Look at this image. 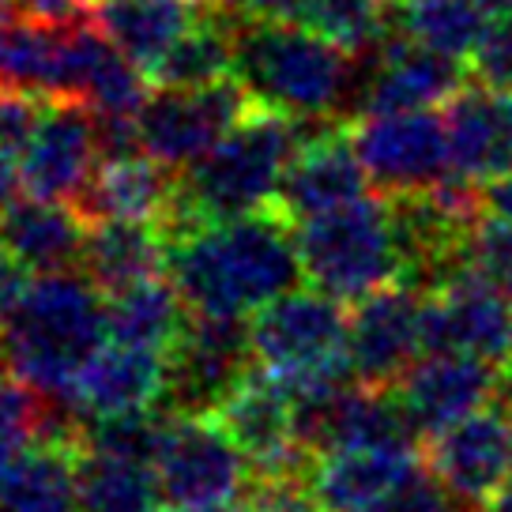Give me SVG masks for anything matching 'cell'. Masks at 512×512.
Returning <instances> with one entry per match:
<instances>
[{
	"instance_id": "33",
	"label": "cell",
	"mask_w": 512,
	"mask_h": 512,
	"mask_svg": "<svg viewBox=\"0 0 512 512\" xmlns=\"http://www.w3.org/2000/svg\"><path fill=\"white\" fill-rule=\"evenodd\" d=\"M53 400L19 381L12 369H0V467L16 460L19 452L46 441Z\"/></svg>"
},
{
	"instance_id": "9",
	"label": "cell",
	"mask_w": 512,
	"mask_h": 512,
	"mask_svg": "<svg viewBox=\"0 0 512 512\" xmlns=\"http://www.w3.org/2000/svg\"><path fill=\"white\" fill-rule=\"evenodd\" d=\"M166 505H238L253 467L215 415H170L159 460Z\"/></svg>"
},
{
	"instance_id": "12",
	"label": "cell",
	"mask_w": 512,
	"mask_h": 512,
	"mask_svg": "<svg viewBox=\"0 0 512 512\" xmlns=\"http://www.w3.org/2000/svg\"><path fill=\"white\" fill-rule=\"evenodd\" d=\"M422 460L471 512L497 501L512 475V407L501 396L422 441Z\"/></svg>"
},
{
	"instance_id": "38",
	"label": "cell",
	"mask_w": 512,
	"mask_h": 512,
	"mask_svg": "<svg viewBox=\"0 0 512 512\" xmlns=\"http://www.w3.org/2000/svg\"><path fill=\"white\" fill-rule=\"evenodd\" d=\"M42 98L31 95H8L0 91V151L19 159L23 147L31 144L34 128L42 121Z\"/></svg>"
},
{
	"instance_id": "6",
	"label": "cell",
	"mask_w": 512,
	"mask_h": 512,
	"mask_svg": "<svg viewBox=\"0 0 512 512\" xmlns=\"http://www.w3.org/2000/svg\"><path fill=\"white\" fill-rule=\"evenodd\" d=\"M347 324L343 302L324 290H287L249 317L256 366L275 373L290 396L351 384L347 362Z\"/></svg>"
},
{
	"instance_id": "43",
	"label": "cell",
	"mask_w": 512,
	"mask_h": 512,
	"mask_svg": "<svg viewBox=\"0 0 512 512\" xmlns=\"http://www.w3.org/2000/svg\"><path fill=\"white\" fill-rule=\"evenodd\" d=\"M162 512H234V505H170Z\"/></svg>"
},
{
	"instance_id": "3",
	"label": "cell",
	"mask_w": 512,
	"mask_h": 512,
	"mask_svg": "<svg viewBox=\"0 0 512 512\" xmlns=\"http://www.w3.org/2000/svg\"><path fill=\"white\" fill-rule=\"evenodd\" d=\"M110 339L106 294L87 279L68 272L34 275L27 298L0 332L8 369L46 400H68L83 366Z\"/></svg>"
},
{
	"instance_id": "5",
	"label": "cell",
	"mask_w": 512,
	"mask_h": 512,
	"mask_svg": "<svg viewBox=\"0 0 512 512\" xmlns=\"http://www.w3.org/2000/svg\"><path fill=\"white\" fill-rule=\"evenodd\" d=\"M298 256L309 287L339 302H362L403 279V245L384 196H362L347 208L298 226Z\"/></svg>"
},
{
	"instance_id": "21",
	"label": "cell",
	"mask_w": 512,
	"mask_h": 512,
	"mask_svg": "<svg viewBox=\"0 0 512 512\" xmlns=\"http://www.w3.org/2000/svg\"><path fill=\"white\" fill-rule=\"evenodd\" d=\"M0 91L31 98H76L72 23L4 19L0 23Z\"/></svg>"
},
{
	"instance_id": "4",
	"label": "cell",
	"mask_w": 512,
	"mask_h": 512,
	"mask_svg": "<svg viewBox=\"0 0 512 512\" xmlns=\"http://www.w3.org/2000/svg\"><path fill=\"white\" fill-rule=\"evenodd\" d=\"M358 57L302 23L238 19L234 76L260 102L298 121H339L343 102L358 87Z\"/></svg>"
},
{
	"instance_id": "30",
	"label": "cell",
	"mask_w": 512,
	"mask_h": 512,
	"mask_svg": "<svg viewBox=\"0 0 512 512\" xmlns=\"http://www.w3.org/2000/svg\"><path fill=\"white\" fill-rule=\"evenodd\" d=\"M490 23L482 0H388V31L460 61L475 57Z\"/></svg>"
},
{
	"instance_id": "36",
	"label": "cell",
	"mask_w": 512,
	"mask_h": 512,
	"mask_svg": "<svg viewBox=\"0 0 512 512\" xmlns=\"http://www.w3.org/2000/svg\"><path fill=\"white\" fill-rule=\"evenodd\" d=\"M471 264L475 272L494 283L505 298L512 302V226L497 223V219H482V226L471 238Z\"/></svg>"
},
{
	"instance_id": "10",
	"label": "cell",
	"mask_w": 512,
	"mask_h": 512,
	"mask_svg": "<svg viewBox=\"0 0 512 512\" xmlns=\"http://www.w3.org/2000/svg\"><path fill=\"white\" fill-rule=\"evenodd\" d=\"M351 136L377 196L426 192L452 170L445 113H362V121H351Z\"/></svg>"
},
{
	"instance_id": "37",
	"label": "cell",
	"mask_w": 512,
	"mask_h": 512,
	"mask_svg": "<svg viewBox=\"0 0 512 512\" xmlns=\"http://www.w3.org/2000/svg\"><path fill=\"white\" fill-rule=\"evenodd\" d=\"M467 64H471L475 83L512 95V12L494 16L490 31H486V38L479 42L475 57Z\"/></svg>"
},
{
	"instance_id": "20",
	"label": "cell",
	"mask_w": 512,
	"mask_h": 512,
	"mask_svg": "<svg viewBox=\"0 0 512 512\" xmlns=\"http://www.w3.org/2000/svg\"><path fill=\"white\" fill-rule=\"evenodd\" d=\"M452 174L490 185L512 174V95L471 83L445 106Z\"/></svg>"
},
{
	"instance_id": "45",
	"label": "cell",
	"mask_w": 512,
	"mask_h": 512,
	"mask_svg": "<svg viewBox=\"0 0 512 512\" xmlns=\"http://www.w3.org/2000/svg\"><path fill=\"white\" fill-rule=\"evenodd\" d=\"M12 12H16V0H0V23L12 19Z\"/></svg>"
},
{
	"instance_id": "27",
	"label": "cell",
	"mask_w": 512,
	"mask_h": 512,
	"mask_svg": "<svg viewBox=\"0 0 512 512\" xmlns=\"http://www.w3.org/2000/svg\"><path fill=\"white\" fill-rule=\"evenodd\" d=\"M166 268V238L155 223L102 219L87 226L80 272L102 294L125 290L140 279H151Z\"/></svg>"
},
{
	"instance_id": "7",
	"label": "cell",
	"mask_w": 512,
	"mask_h": 512,
	"mask_svg": "<svg viewBox=\"0 0 512 512\" xmlns=\"http://www.w3.org/2000/svg\"><path fill=\"white\" fill-rule=\"evenodd\" d=\"M253 366L249 324H241V317H211L189 309L181 336L166 351V388L159 407L166 415H215Z\"/></svg>"
},
{
	"instance_id": "24",
	"label": "cell",
	"mask_w": 512,
	"mask_h": 512,
	"mask_svg": "<svg viewBox=\"0 0 512 512\" xmlns=\"http://www.w3.org/2000/svg\"><path fill=\"white\" fill-rule=\"evenodd\" d=\"M422 464V448H339L320 456L309 486L324 512H366Z\"/></svg>"
},
{
	"instance_id": "13",
	"label": "cell",
	"mask_w": 512,
	"mask_h": 512,
	"mask_svg": "<svg viewBox=\"0 0 512 512\" xmlns=\"http://www.w3.org/2000/svg\"><path fill=\"white\" fill-rule=\"evenodd\" d=\"M223 430L238 441L253 475H305L317 464L294 433V396L275 373L253 366V373L215 411Z\"/></svg>"
},
{
	"instance_id": "26",
	"label": "cell",
	"mask_w": 512,
	"mask_h": 512,
	"mask_svg": "<svg viewBox=\"0 0 512 512\" xmlns=\"http://www.w3.org/2000/svg\"><path fill=\"white\" fill-rule=\"evenodd\" d=\"M80 441H38L0 467V512H80Z\"/></svg>"
},
{
	"instance_id": "22",
	"label": "cell",
	"mask_w": 512,
	"mask_h": 512,
	"mask_svg": "<svg viewBox=\"0 0 512 512\" xmlns=\"http://www.w3.org/2000/svg\"><path fill=\"white\" fill-rule=\"evenodd\" d=\"M83 241H87V219L76 204L27 196L0 211V249L16 256L34 275L80 268Z\"/></svg>"
},
{
	"instance_id": "28",
	"label": "cell",
	"mask_w": 512,
	"mask_h": 512,
	"mask_svg": "<svg viewBox=\"0 0 512 512\" xmlns=\"http://www.w3.org/2000/svg\"><path fill=\"white\" fill-rule=\"evenodd\" d=\"M185 320H189L185 298L177 294L170 279H159V275L106 294V324H110V339L117 343L166 354L181 336Z\"/></svg>"
},
{
	"instance_id": "32",
	"label": "cell",
	"mask_w": 512,
	"mask_h": 512,
	"mask_svg": "<svg viewBox=\"0 0 512 512\" xmlns=\"http://www.w3.org/2000/svg\"><path fill=\"white\" fill-rule=\"evenodd\" d=\"M298 23L351 57H369L388 34L381 0H302Z\"/></svg>"
},
{
	"instance_id": "18",
	"label": "cell",
	"mask_w": 512,
	"mask_h": 512,
	"mask_svg": "<svg viewBox=\"0 0 512 512\" xmlns=\"http://www.w3.org/2000/svg\"><path fill=\"white\" fill-rule=\"evenodd\" d=\"M509 373L467 354H422L396 384L418 437L426 441L505 396Z\"/></svg>"
},
{
	"instance_id": "35",
	"label": "cell",
	"mask_w": 512,
	"mask_h": 512,
	"mask_svg": "<svg viewBox=\"0 0 512 512\" xmlns=\"http://www.w3.org/2000/svg\"><path fill=\"white\" fill-rule=\"evenodd\" d=\"M366 512H456L452 509V494L445 490V482L433 475L426 460L400 479L381 501H373Z\"/></svg>"
},
{
	"instance_id": "42",
	"label": "cell",
	"mask_w": 512,
	"mask_h": 512,
	"mask_svg": "<svg viewBox=\"0 0 512 512\" xmlns=\"http://www.w3.org/2000/svg\"><path fill=\"white\" fill-rule=\"evenodd\" d=\"M16 189H23V185H19V166L12 155L0 151V211L16 200Z\"/></svg>"
},
{
	"instance_id": "44",
	"label": "cell",
	"mask_w": 512,
	"mask_h": 512,
	"mask_svg": "<svg viewBox=\"0 0 512 512\" xmlns=\"http://www.w3.org/2000/svg\"><path fill=\"white\" fill-rule=\"evenodd\" d=\"M490 512H512V475H509V482H505V490L497 494V501L490 505Z\"/></svg>"
},
{
	"instance_id": "17",
	"label": "cell",
	"mask_w": 512,
	"mask_h": 512,
	"mask_svg": "<svg viewBox=\"0 0 512 512\" xmlns=\"http://www.w3.org/2000/svg\"><path fill=\"white\" fill-rule=\"evenodd\" d=\"M369 185L373 181H369L366 166L354 151L351 121L339 117V121L317 128L302 144V151L294 155V162L283 174L279 196H275V208L294 226H302L317 215H328V211H339L354 200H362Z\"/></svg>"
},
{
	"instance_id": "14",
	"label": "cell",
	"mask_w": 512,
	"mask_h": 512,
	"mask_svg": "<svg viewBox=\"0 0 512 512\" xmlns=\"http://www.w3.org/2000/svg\"><path fill=\"white\" fill-rule=\"evenodd\" d=\"M95 110L80 98H49L19 155V185L38 200L76 204L98 170Z\"/></svg>"
},
{
	"instance_id": "8",
	"label": "cell",
	"mask_w": 512,
	"mask_h": 512,
	"mask_svg": "<svg viewBox=\"0 0 512 512\" xmlns=\"http://www.w3.org/2000/svg\"><path fill=\"white\" fill-rule=\"evenodd\" d=\"M253 106L256 98L245 91L238 76H226L208 87H192V91L151 87L147 102L136 113L140 147L151 159L185 170L200 155H208Z\"/></svg>"
},
{
	"instance_id": "19",
	"label": "cell",
	"mask_w": 512,
	"mask_h": 512,
	"mask_svg": "<svg viewBox=\"0 0 512 512\" xmlns=\"http://www.w3.org/2000/svg\"><path fill=\"white\" fill-rule=\"evenodd\" d=\"M166 388V354L106 339V347L83 366L72 388V407L83 422L155 411Z\"/></svg>"
},
{
	"instance_id": "23",
	"label": "cell",
	"mask_w": 512,
	"mask_h": 512,
	"mask_svg": "<svg viewBox=\"0 0 512 512\" xmlns=\"http://www.w3.org/2000/svg\"><path fill=\"white\" fill-rule=\"evenodd\" d=\"M177 200L174 166L151 159V155H128V159L102 162L83 189L76 208L87 223L102 219H128V223L159 226Z\"/></svg>"
},
{
	"instance_id": "2",
	"label": "cell",
	"mask_w": 512,
	"mask_h": 512,
	"mask_svg": "<svg viewBox=\"0 0 512 512\" xmlns=\"http://www.w3.org/2000/svg\"><path fill=\"white\" fill-rule=\"evenodd\" d=\"M324 125L328 121H298L256 102L208 155L177 174V200L159 223L162 238L272 208L287 166Z\"/></svg>"
},
{
	"instance_id": "41",
	"label": "cell",
	"mask_w": 512,
	"mask_h": 512,
	"mask_svg": "<svg viewBox=\"0 0 512 512\" xmlns=\"http://www.w3.org/2000/svg\"><path fill=\"white\" fill-rule=\"evenodd\" d=\"M482 192H486V215L512 226V174L501 177V181H490Z\"/></svg>"
},
{
	"instance_id": "1",
	"label": "cell",
	"mask_w": 512,
	"mask_h": 512,
	"mask_svg": "<svg viewBox=\"0 0 512 512\" xmlns=\"http://www.w3.org/2000/svg\"><path fill=\"white\" fill-rule=\"evenodd\" d=\"M166 272L192 313L253 317L305 279L298 226L264 208L166 238Z\"/></svg>"
},
{
	"instance_id": "15",
	"label": "cell",
	"mask_w": 512,
	"mask_h": 512,
	"mask_svg": "<svg viewBox=\"0 0 512 512\" xmlns=\"http://www.w3.org/2000/svg\"><path fill=\"white\" fill-rule=\"evenodd\" d=\"M369 61L373 64L362 80V113H407L437 106L445 110L452 98L475 83L467 61L418 46L396 31L384 34Z\"/></svg>"
},
{
	"instance_id": "16",
	"label": "cell",
	"mask_w": 512,
	"mask_h": 512,
	"mask_svg": "<svg viewBox=\"0 0 512 512\" xmlns=\"http://www.w3.org/2000/svg\"><path fill=\"white\" fill-rule=\"evenodd\" d=\"M422 354V294L407 283H392L354 302L347 324V362L354 381L396 388Z\"/></svg>"
},
{
	"instance_id": "40",
	"label": "cell",
	"mask_w": 512,
	"mask_h": 512,
	"mask_svg": "<svg viewBox=\"0 0 512 512\" xmlns=\"http://www.w3.org/2000/svg\"><path fill=\"white\" fill-rule=\"evenodd\" d=\"M31 283H34L31 268H23L16 256H8L0 249V332H4V324H8L12 313L19 309V302L27 298Z\"/></svg>"
},
{
	"instance_id": "11",
	"label": "cell",
	"mask_w": 512,
	"mask_h": 512,
	"mask_svg": "<svg viewBox=\"0 0 512 512\" xmlns=\"http://www.w3.org/2000/svg\"><path fill=\"white\" fill-rule=\"evenodd\" d=\"M422 354H467L512 377V302L475 264L422 294Z\"/></svg>"
},
{
	"instance_id": "39",
	"label": "cell",
	"mask_w": 512,
	"mask_h": 512,
	"mask_svg": "<svg viewBox=\"0 0 512 512\" xmlns=\"http://www.w3.org/2000/svg\"><path fill=\"white\" fill-rule=\"evenodd\" d=\"M219 12L234 19H268V23H298L302 0H211Z\"/></svg>"
},
{
	"instance_id": "34",
	"label": "cell",
	"mask_w": 512,
	"mask_h": 512,
	"mask_svg": "<svg viewBox=\"0 0 512 512\" xmlns=\"http://www.w3.org/2000/svg\"><path fill=\"white\" fill-rule=\"evenodd\" d=\"M234 512H324L305 475H253Z\"/></svg>"
},
{
	"instance_id": "29",
	"label": "cell",
	"mask_w": 512,
	"mask_h": 512,
	"mask_svg": "<svg viewBox=\"0 0 512 512\" xmlns=\"http://www.w3.org/2000/svg\"><path fill=\"white\" fill-rule=\"evenodd\" d=\"M80 512H162L166 494L155 464L83 448L76 456Z\"/></svg>"
},
{
	"instance_id": "31",
	"label": "cell",
	"mask_w": 512,
	"mask_h": 512,
	"mask_svg": "<svg viewBox=\"0 0 512 512\" xmlns=\"http://www.w3.org/2000/svg\"><path fill=\"white\" fill-rule=\"evenodd\" d=\"M234 23L238 19L219 12L211 0H204L196 23L155 64L151 87L192 91V87H208V83L234 76Z\"/></svg>"
},
{
	"instance_id": "25",
	"label": "cell",
	"mask_w": 512,
	"mask_h": 512,
	"mask_svg": "<svg viewBox=\"0 0 512 512\" xmlns=\"http://www.w3.org/2000/svg\"><path fill=\"white\" fill-rule=\"evenodd\" d=\"M204 0H95L91 19L147 76L200 16Z\"/></svg>"
}]
</instances>
